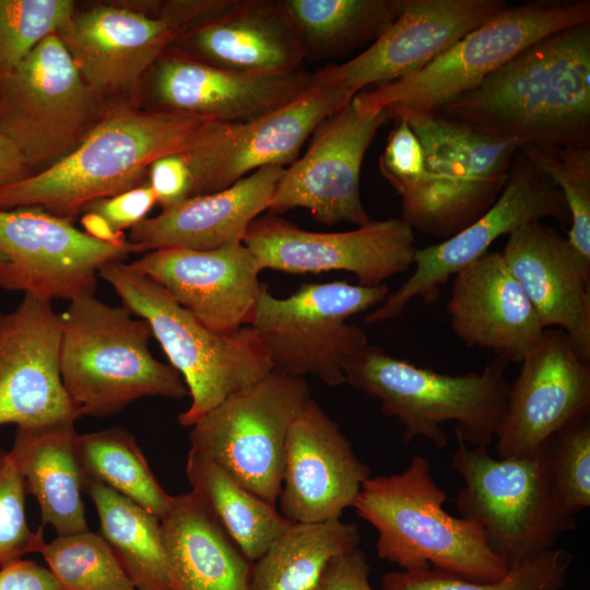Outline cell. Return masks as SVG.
<instances>
[{
    "instance_id": "1",
    "label": "cell",
    "mask_w": 590,
    "mask_h": 590,
    "mask_svg": "<svg viewBox=\"0 0 590 590\" xmlns=\"http://www.w3.org/2000/svg\"><path fill=\"white\" fill-rule=\"evenodd\" d=\"M438 113L519 146H590V22L530 45Z\"/></svg>"
},
{
    "instance_id": "2",
    "label": "cell",
    "mask_w": 590,
    "mask_h": 590,
    "mask_svg": "<svg viewBox=\"0 0 590 590\" xmlns=\"http://www.w3.org/2000/svg\"><path fill=\"white\" fill-rule=\"evenodd\" d=\"M216 123L160 108L108 109L70 155L0 186V210L38 206L72 221L87 203L142 185L154 161L193 149Z\"/></svg>"
},
{
    "instance_id": "3",
    "label": "cell",
    "mask_w": 590,
    "mask_h": 590,
    "mask_svg": "<svg viewBox=\"0 0 590 590\" xmlns=\"http://www.w3.org/2000/svg\"><path fill=\"white\" fill-rule=\"evenodd\" d=\"M446 500L429 460L415 455L401 473L369 477L353 507L378 532V557L401 570L433 568L481 582L502 579L508 568L481 529L448 514Z\"/></svg>"
},
{
    "instance_id": "4",
    "label": "cell",
    "mask_w": 590,
    "mask_h": 590,
    "mask_svg": "<svg viewBox=\"0 0 590 590\" xmlns=\"http://www.w3.org/2000/svg\"><path fill=\"white\" fill-rule=\"evenodd\" d=\"M509 362L495 356L481 371L446 375L416 366L367 344L344 365L346 384L379 401L381 412L404 427L403 440L416 437L444 448L445 423L456 438L488 447L504 415Z\"/></svg>"
},
{
    "instance_id": "5",
    "label": "cell",
    "mask_w": 590,
    "mask_h": 590,
    "mask_svg": "<svg viewBox=\"0 0 590 590\" xmlns=\"http://www.w3.org/2000/svg\"><path fill=\"white\" fill-rule=\"evenodd\" d=\"M152 337L125 306L94 295L70 302L61 314L59 366L80 416H110L143 397L189 396L180 374L152 355Z\"/></svg>"
},
{
    "instance_id": "6",
    "label": "cell",
    "mask_w": 590,
    "mask_h": 590,
    "mask_svg": "<svg viewBox=\"0 0 590 590\" xmlns=\"http://www.w3.org/2000/svg\"><path fill=\"white\" fill-rule=\"evenodd\" d=\"M98 276L113 286L122 306L149 323L182 377L191 403L178 415L181 426H193L228 397L273 371L250 326L232 333L212 331L163 286L125 261L104 266Z\"/></svg>"
},
{
    "instance_id": "7",
    "label": "cell",
    "mask_w": 590,
    "mask_h": 590,
    "mask_svg": "<svg viewBox=\"0 0 590 590\" xmlns=\"http://www.w3.org/2000/svg\"><path fill=\"white\" fill-rule=\"evenodd\" d=\"M457 441L451 468L464 482L457 509L481 529L508 569L553 548L576 528L575 516L555 494L543 447L531 456L495 459L488 447Z\"/></svg>"
},
{
    "instance_id": "8",
    "label": "cell",
    "mask_w": 590,
    "mask_h": 590,
    "mask_svg": "<svg viewBox=\"0 0 590 590\" xmlns=\"http://www.w3.org/2000/svg\"><path fill=\"white\" fill-rule=\"evenodd\" d=\"M425 154V175L409 197L401 199V219L413 231L449 238L498 198L509 177L519 144L432 111H398Z\"/></svg>"
},
{
    "instance_id": "9",
    "label": "cell",
    "mask_w": 590,
    "mask_h": 590,
    "mask_svg": "<svg viewBox=\"0 0 590 590\" xmlns=\"http://www.w3.org/2000/svg\"><path fill=\"white\" fill-rule=\"evenodd\" d=\"M590 22L589 0H531L506 5L422 70L357 93L363 110L438 111L473 90L530 45Z\"/></svg>"
},
{
    "instance_id": "10",
    "label": "cell",
    "mask_w": 590,
    "mask_h": 590,
    "mask_svg": "<svg viewBox=\"0 0 590 590\" xmlns=\"http://www.w3.org/2000/svg\"><path fill=\"white\" fill-rule=\"evenodd\" d=\"M389 295L384 283H304L286 298L262 285L250 327L262 342L272 370L312 375L330 387L346 384L345 363L367 344L365 332L346 320L379 306Z\"/></svg>"
},
{
    "instance_id": "11",
    "label": "cell",
    "mask_w": 590,
    "mask_h": 590,
    "mask_svg": "<svg viewBox=\"0 0 590 590\" xmlns=\"http://www.w3.org/2000/svg\"><path fill=\"white\" fill-rule=\"evenodd\" d=\"M82 78L56 34L13 71L0 75V135L12 142L33 173L70 155L108 109Z\"/></svg>"
},
{
    "instance_id": "12",
    "label": "cell",
    "mask_w": 590,
    "mask_h": 590,
    "mask_svg": "<svg viewBox=\"0 0 590 590\" xmlns=\"http://www.w3.org/2000/svg\"><path fill=\"white\" fill-rule=\"evenodd\" d=\"M310 398L304 378L272 371L191 426V448L210 456L244 487L276 506L287 434Z\"/></svg>"
},
{
    "instance_id": "13",
    "label": "cell",
    "mask_w": 590,
    "mask_h": 590,
    "mask_svg": "<svg viewBox=\"0 0 590 590\" xmlns=\"http://www.w3.org/2000/svg\"><path fill=\"white\" fill-rule=\"evenodd\" d=\"M0 287L48 302L93 296L104 266L138 252L128 239H96L38 206L0 210Z\"/></svg>"
},
{
    "instance_id": "14",
    "label": "cell",
    "mask_w": 590,
    "mask_h": 590,
    "mask_svg": "<svg viewBox=\"0 0 590 590\" xmlns=\"http://www.w3.org/2000/svg\"><path fill=\"white\" fill-rule=\"evenodd\" d=\"M546 219L567 224V205L557 187L518 150L495 202L470 225L440 243L417 249L411 276L369 315L367 323L398 318L415 298L432 305L458 271L488 252L502 236Z\"/></svg>"
},
{
    "instance_id": "15",
    "label": "cell",
    "mask_w": 590,
    "mask_h": 590,
    "mask_svg": "<svg viewBox=\"0 0 590 590\" xmlns=\"http://www.w3.org/2000/svg\"><path fill=\"white\" fill-rule=\"evenodd\" d=\"M220 0H177L148 13L99 4L75 13L58 36L84 81L103 98L135 87L180 31Z\"/></svg>"
},
{
    "instance_id": "16",
    "label": "cell",
    "mask_w": 590,
    "mask_h": 590,
    "mask_svg": "<svg viewBox=\"0 0 590 590\" xmlns=\"http://www.w3.org/2000/svg\"><path fill=\"white\" fill-rule=\"evenodd\" d=\"M241 241L261 271H346L363 286H377L406 272L417 250L415 232L401 217L370 220L346 232L320 233L269 213L250 223Z\"/></svg>"
},
{
    "instance_id": "17",
    "label": "cell",
    "mask_w": 590,
    "mask_h": 590,
    "mask_svg": "<svg viewBox=\"0 0 590 590\" xmlns=\"http://www.w3.org/2000/svg\"><path fill=\"white\" fill-rule=\"evenodd\" d=\"M354 96L342 84L319 82L312 73L310 87L291 104L249 122H217L184 152L190 197L226 189L262 167L291 165L307 138Z\"/></svg>"
},
{
    "instance_id": "18",
    "label": "cell",
    "mask_w": 590,
    "mask_h": 590,
    "mask_svg": "<svg viewBox=\"0 0 590 590\" xmlns=\"http://www.w3.org/2000/svg\"><path fill=\"white\" fill-rule=\"evenodd\" d=\"M389 119L386 110H363L352 98L315 130L305 154L285 167L268 211L304 208L324 225L369 222L361 169L377 131Z\"/></svg>"
},
{
    "instance_id": "19",
    "label": "cell",
    "mask_w": 590,
    "mask_h": 590,
    "mask_svg": "<svg viewBox=\"0 0 590 590\" xmlns=\"http://www.w3.org/2000/svg\"><path fill=\"white\" fill-rule=\"evenodd\" d=\"M520 364L495 433L499 459L531 456L556 433L589 416V362L566 332L545 329Z\"/></svg>"
},
{
    "instance_id": "20",
    "label": "cell",
    "mask_w": 590,
    "mask_h": 590,
    "mask_svg": "<svg viewBox=\"0 0 590 590\" xmlns=\"http://www.w3.org/2000/svg\"><path fill=\"white\" fill-rule=\"evenodd\" d=\"M503 0H403L397 17L363 51L314 73L354 95L406 78L503 10Z\"/></svg>"
},
{
    "instance_id": "21",
    "label": "cell",
    "mask_w": 590,
    "mask_h": 590,
    "mask_svg": "<svg viewBox=\"0 0 590 590\" xmlns=\"http://www.w3.org/2000/svg\"><path fill=\"white\" fill-rule=\"evenodd\" d=\"M61 314L51 302L24 294L0 314V425L31 427L80 416L59 366Z\"/></svg>"
},
{
    "instance_id": "22",
    "label": "cell",
    "mask_w": 590,
    "mask_h": 590,
    "mask_svg": "<svg viewBox=\"0 0 590 590\" xmlns=\"http://www.w3.org/2000/svg\"><path fill=\"white\" fill-rule=\"evenodd\" d=\"M369 477L338 423L310 398L286 438L282 516L293 523L340 519Z\"/></svg>"
},
{
    "instance_id": "23",
    "label": "cell",
    "mask_w": 590,
    "mask_h": 590,
    "mask_svg": "<svg viewBox=\"0 0 590 590\" xmlns=\"http://www.w3.org/2000/svg\"><path fill=\"white\" fill-rule=\"evenodd\" d=\"M130 264L214 332L232 333L252 321L263 284L243 241L209 250L157 249Z\"/></svg>"
},
{
    "instance_id": "24",
    "label": "cell",
    "mask_w": 590,
    "mask_h": 590,
    "mask_svg": "<svg viewBox=\"0 0 590 590\" xmlns=\"http://www.w3.org/2000/svg\"><path fill=\"white\" fill-rule=\"evenodd\" d=\"M152 88L160 109L220 123H243L267 116L300 97L312 73L239 72L192 59L169 48L155 62Z\"/></svg>"
},
{
    "instance_id": "25",
    "label": "cell",
    "mask_w": 590,
    "mask_h": 590,
    "mask_svg": "<svg viewBox=\"0 0 590 590\" xmlns=\"http://www.w3.org/2000/svg\"><path fill=\"white\" fill-rule=\"evenodd\" d=\"M176 43L192 59L239 72H294L305 60L282 0H221Z\"/></svg>"
},
{
    "instance_id": "26",
    "label": "cell",
    "mask_w": 590,
    "mask_h": 590,
    "mask_svg": "<svg viewBox=\"0 0 590 590\" xmlns=\"http://www.w3.org/2000/svg\"><path fill=\"white\" fill-rule=\"evenodd\" d=\"M502 252L543 327L566 332L581 358L589 362L590 260L542 221L509 234Z\"/></svg>"
},
{
    "instance_id": "27",
    "label": "cell",
    "mask_w": 590,
    "mask_h": 590,
    "mask_svg": "<svg viewBox=\"0 0 590 590\" xmlns=\"http://www.w3.org/2000/svg\"><path fill=\"white\" fill-rule=\"evenodd\" d=\"M450 327L468 347L520 363L545 328L500 251H488L452 276Z\"/></svg>"
},
{
    "instance_id": "28",
    "label": "cell",
    "mask_w": 590,
    "mask_h": 590,
    "mask_svg": "<svg viewBox=\"0 0 590 590\" xmlns=\"http://www.w3.org/2000/svg\"><path fill=\"white\" fill-rule=\"evenodd\" d=\"M285 167L267 166L226 189L190 197L130 229L138 252L165 248L209 250L240 243L250 223L268 210Z\"/></svg>"
},
{
    "instance_id": "29",
    "label": "cell",
    "mask_w": 590,
    "mask_h": 590,
    "mask_svg": "<svg viewBox=\"0 0 590 590\" xmlns=\"http://www.w3.org/2000/svg\"><path fill=\"white\" fill-rule=\"evenodd\" d=\"M173 590H250L251 562L192 491L161 520Z\"/></svg>"
},
{
    "instance_id": "30",
    "label": "cell",
    "mask_w": 590,
    "mask_h": 590,
    "mask_svg": "<svg viewBox=\"0 0 590 590\" xmlns=\"http://www.w3.org/2000/svg\"><path fill=\"white\" fill-rule=\"evenodd\" d=\"M75 421L17 427L10 450L37 500L42 524L58 536L90 531L82 500L83 472L76 455Z\"/></svg>"
},
{
    "instance_id": "31",
    "label": "cell",
    "mask_w": 590,
    "mask_h": 590,
    "mask_svg": "<svg viewBox=\"0 0 590 590\" xmlns=\"http://www.w3.org/2000/svg\"><path fill=\"white\" fill-rule=\"evenodd\" d=\"M186 474L196 493L251 563L293 522L237 482L206 453L191 448Z\"/></svg>"
},
{
    "instance_id": "32",
    "label": "cell",
    "mask_w": 590,
    "mask_h": 590,
    "mask_svg": "<svg viewBox=\"0 0 590 590\" xmlns=\"http://www.w3.org/2000/svg\"><path fill=\"white\" fill-rule=\"evenodd\" d=\"M359 542L353 522L292 523L252 563L250 590H317L329 562L357 548Z\"/></svg>"
},
{
    "instance_id": "33",
    "label": "cell",
    "mask_w": 590,
    "mask_h": 590,
    "mask_svg": "<svg viewBox=\"0 0 590 590\" xmlns=\"http://www.w3.org/2000/svg\"><path fill=\"white\" fill-rule=\"evenodd\" d=\"M83 491L107 542L137 590H173L161 520L99 481L84 477Z\"/></svg>"
},
{
    "instance_id": "34",
    "label": "cell",
    "mask_w": 590,
    "mask_h": 590,
    "mask_svg": "<svg viewBox=\"0 0 590 590\" xmlns=\"http://www.w3.org/2000/svg\"><path fill=\"white\" fill-rule=\"evenodd\" d=\"M305 59L321 60L371 44L403 0H282Z\"/></svg>"
},
{
    "instance_id": "35",
    "label": "cell",
    "mask_w": 590,
    "mask_h": 590,
    "mask_svg": "<svg viewBox=\"0 0 590 590\" xmlns=\"http://www.w3.org/2000/svg\"><path fill=\"white\" fill-rule=\"evenodd\" d=\"M76 455L83 476L96 480L162 520L174 496L158 483L134 436L125 427L78 434Z\"/></svg>"
},
{
    "instance_id": "36",
    "label": "cell",
    "mask_w": 590,
    "mask_h": 590,
    "mask_svg": "<svg viewBox=\"0 0 590 590\" xmlns=\"http://www.w3.org/2000/svg\"><path fill=\"white\" fill-rule=\"evenodd\" d=\"M573 555L551 548L536 558L508 569L497 581L468 580L437 569L394 570L381 578L382 590H560L568 577Z\"/></svg>"
},
{
    "instance_id": "37",
    "label": "cell",
    "mask_w": 590,
    "mask_h": 590,
    "mask_svg": "<svg viewBox=\"0 0 590 590\" xmlns=\"http://www.w3.org/2000/svg\"><path fill=\"white\" fill-rule=\"evenodd\" d=\"M40 553L66 590H137L99 533L57 536Z\"/></svg>"
},
{
    "instance_id": "38",
    "label": "cell",
    "mask_w": 590,
    "mask_h": 590,
    "mask_svg": "<svg viewBox=\"0 0 590 590\" xmlns=\"http://www.w3.org/2000/svg\"><path fill=\"white\" fill-rule=\"evenodd\" d=\"M519 150L560 191L570 217L567 239L590 260V146H521Z\"/></svg>"
},
{
    "instance_id": "39",
    "label": "cell",
    "mask_w": 590,
    "mask_h": 590,
    "mask_svg": "<svg viewBox=\"0 0 590 590\" xmlns=\"http://www.w3.org/2000/svg\"><path fill=\"white\" fill-rule=\"evenodd\" d=\"M71 0H0V75L13 71L75 14Z\"/></svg>"
},
{
    "instance_id": "40",
    "label": "cell",
    "mask_w": 590,
    "mask_h": 590,
    "mask_svg": "<svg viewBox=\"0 0 590 590\" xmlns=\"http://www.w3.org/2000/svg\"><path fill=\"white\" fill-rule=\"evenodd\" d=\"M552 484L574 516L590 506V420L583 417L543 445Z\"/></svg>"
},
{
    "instance_id": "41",
    "label": "cell",
    "mask_w": 590,
    "mask_h": 590,
    "mask_svg": "<svg viewBox=\"0 0 590 590\" xmlns=\"http://www.w3.org/2000/svg\"><path fill=\"white\" fill-rule=\"evenodd\" d=\"M25 480L10 451L0 447V567L46 544L44 526L32 531L25 518Z\"/></svg>"
},
{
    "instance_id": "42",
    "label": "cell",
    "mask_w": 590,
    "mask_h": 590,
    "mask_svg": "<svg viewBox=\"0 0 590 590\" xmlns=\"http://www.w3.org/2000/svg\"><path fill=\"white\" fill-rule=\"evenodd\" d=\"M381 175L389 181L400 199L409 197L425 175V154L421 141L402 118H394L379 157Z\"/></svg>"
},
{
    "instance_id": "43",
    "label": "cell",
    "mask_w": 590,
    "mask_h": 590,
    "mask_svg": "<svg viewBox=\"0 0 590 590\" xmlns=\"http://www.w3.org/2000/svg\"><path fill=\"white\" fill-rule=\"evenodd\" d=\"M156 197L145 181L121 193L94 200L87 203L81 213H91L98 217L116 238H126L122 231L132 228L156 204Z\"/></svg>"
},
{
    "instance_id": "44",
    "label": "cell",
    "mask_w": 590,
    "mask_h": 590,
    "mask_svg": "<svg viewBox=\"0 0 590 590\" xmlns=\"http://www.w3.org/2000/svg\"><path fill=\"white\" fill-rule=\"evenodd\" d=\"M146 178L162 210L190 197L191 173L184 153L154 161L148 169Z\"/></svg>"
},
{
    "instance_id": "45",
    "label": "cell",
    "mask_w": 590,
    "mask_h": 590,
    "mask_svg": "<svg viewBox=\"0 0 590 590\" xmlns=\"http://www.w3.org/2000/svg\"><path fill=\"white\" fill-rule=\"evenodd\" d=\"M369 573L368 559L357 547L329 562L317 590H375L369 582Z\"/></svg>"
},
{
    "instance_id": "46",
    "label": "cell",
    "mask_w": 590,
    "mask_h": 590,
    "mask_svg": "<svg viewBox=\"0 0 590 590\" xmlns=\"http://www.w3.org/2000/svg\"><path fill=\"white\" fill-rule=\"evenodd\" d=\"M0 590H66L50 569L16 559L1 566Z\"/></svg>"
},
{
    "instance_id": "47",
    "label": "cell",
    "mask_w": 590,
    "mask_h": 590,
    "mask_svg": "<svg viewBox=\"0 0 590 590\" xmlns=\"http://www.w3.org/2000/svg\"><path fill=\"white\" fill-rule=\"evenodd\" d=\"M33 174L19 149L0 135V186L22 180Z\"/></svg>"
},
{
    "instance_id": "48",
    "label": "cell",
    "mask_w": 590,
    "mask_h": 590,
    "mask_svg": "<svg viewBox=\"0 0 590 590\" xmlns=\"http://www.w3.org/2000/svg\"><path fill=\"white\" fill-rule=\"evenodd\" d=\"M8 262L7 256L0 251V266Z\"/></svg>"
}]
</instances>
